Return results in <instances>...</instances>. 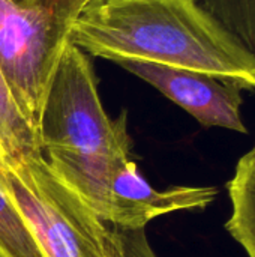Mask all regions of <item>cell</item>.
<instances>
[{"label":"cell","instance_id":"obj_1","mask_svg":"<svg viewBox=\"0 0 255 257\" xmlns=\"http://www.w3.org/2000/svg\"><path fill=\"white\" fill-rule=\"evenodd\" d=\"M71 44L116 63L191 69L255 90V56L197 0H92Z\"/></svg>","mask_w":255,"mask_h":257},{"label":"cell","instance_id":"obj_2","mask_svg":"<svg viewBox=\"0 0 255 257\" xmlns=\"http://www.w3.org/2000/svg\"><path fill=\"white\" fill-rule=\"evenodd\" d=\"M39 142L53 172L104 221L110 178L116 164L129 157L131 139L126 116L111 119L105 113L93 66L71 42L50 83Z\"/></svg>","mask_w":255,"mask_h":257},{"label":"cell","instance_id":"obj_3","mask_svg":"<svg viewBox=\"0 0 255 257\" xmlns=\"http://www.w3.org/2000/svg\"><path fill=\"white\" fill-rule=\"evenodd\" d=\"M90 0H0V74L39 137L51 78Z\"/></svg>","mask_w":255,"mask_h":257},{"label":"cell","instance_id":"obj_4","mask_svg":"<svg viewBox=\"0 0 255 257\" xmlns=\"http://www.w3.org/2000/svg\"><path fill=\"white\" fill-rule=\"evenodd\" d=\"M0 185L45 257H113L111 235L90 206L50 167L44 154L0 163Z\"/></svg>","mask_w":255,"mask_h":257},{"label":"cell","instance_id":"obj_5","mask_svg":"<svg viewBox=\"0 0 255 257\" xmlns=\"http://www.w3.org/2000/svg\"><path fill=\"white\" fill-rule=\"evenodd\" d=\"M119 65L158 89L203 126L248 133L240 114L243 98L239 87L191 69L132 60L120 62Z\"/></svg>","mask_w":255,"mask_h":257},{"label":"cell","instance_id":"obj_6","mask_svg":"<svg viewBox=\"0 0 255 257\" xmlns=\"http://www.w3.org/2000/svg\"><path fill=\"white\" fill-rule=\"evenodd\" d=\"M216 196L215 187H173L158 191L128 157L111 173L104 221L128 230L144 229L153 218L170 212L204 209Z\"/></svg>","mask_w":255,"mask_h":257},{"label":"cell","instance_id":"obj_7","mask_svg":"<svg viewBox=\"0 0 255 257\" xmlns=\"http://www.w3.org/2000/svg\"><path fill=\"white\" fill-rule=\"evenodd\" d=\"M227 188L231 214L225 229L246 257H255V146L237 161Z\"/></svg>","mask_w":255,"mask_h":257},{"label":"cell","instance_id":"obj_8","mask_svg":"<svg viewBox=\"0 0 255 257\" xmlns=\"http://www.w3.org/2000/svg\"><path fill=\"white\" fill-rule=\"evenodd\" d=\"M0 149L5 163L41 155L38 134L18 108L11 89L0 74Z\"/></svg>","mask_w":255,"mask_h":257},{"label":"cell","instance_id":"obj_9","mask_svg":"<svg viewBox=\"0 0 255 257\" xmlns=\"http://www.w3.org/2000/svg\"><path fill=\"white\" fill-rule=\"evenodd\" d=\"M0 253L5 257H45L24 217L2 185Z\"/></svg>","mask_w":255,"mask_h":257},{"label":"cell","instance_id":"obj_10","mask_svg":"<svg viewBox=\"0 0 255 257\" xmlns=\"http://www.w3.org/2000/svg\"><path fill=\"white\" fill-rule=\"evenodd\" d=\"M255 56V0H197Z\"/></svg>","mask_w":255,"mask_h":257},{"label":"cell","instance_id":"obj_11","mask_svg":"<svg viewBox=\"0 0 255 257\" xmlns=\"http://www.w3.org/2000/svg\"><path fill=\"white\" fill-rule=\"evenodd\" d=\"M113 257H158L152 250L144 229H110Z\"/></svg>","mask_w":255,"mask_h":257},{"label":"cell","instance_id":"obj_12","mask_svg":"<svg viewBox=\"0 0 255 257\" xmlns=\"http://www.w3.org/2000/svg\"><path fill=\"white\" fill-rule=\"evenodd\" d=\"M3 161V154H2V149H0V163Z\"/></svg>","mask_w":255,"mask_h":257},{"label":"cell","instance_id":"obj_13","mask_svg":"<svg viewBox=\"0 0 255 257\" xmlns=\"http://www.w3.org/2000/svg\"><path fill=\"white\" fill-rule=\"evenodd\" d=\"M0 257H5V256H3V254H2V253H0Z\"/></svg>","mask_w":255,"mask_h":257},{"label":"cell","instance_id":"obj_14","mask_svg":"<svg viewBox=\"0 0 255 257\" xmlns=\"http://www.w3.org/2000/svg\"><path fill=\"white\" fill-rule=\"evenodd\" d=\"M90 2H92V0H90Z\"/></svg>","mask_w":255,"mask_h":257}]
</instances>
